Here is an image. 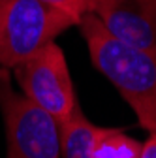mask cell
<instances>
[{
  "label": "cell",
  "mask_w": 156,
  "mask_h": 158,
  "mask_svg": "<svg viewBox=\"0 0 156 158\" xmlns=\"http://www.w3.org/2000/svg\"><path fill=\"white\" fill-rule=\"evenodd\" d=\"M90 60L130 104L139 124L156 132V55L113 38L94 13L79 19Z\"/></svg>",
  "instance_id": "6da1fadb"
},
{
  "label": "cell",
  "mask_w": 156,
  "mask_h": 158,
  "mask_svg": "<svg viewBox=\"0 0 156 158\" xmlns=\"http://www.w3.org/2000/svg\"><path fill=\"white\" fill-rule=\"evenodd\" d=\"M73 25L75 17L40 0H0V68L23 64Z\"/></svg>",
  "instance_id": "7a4b0ae2"
},
{
  "label": "cell",
  "mask_w": 156,
  "mask_h": 158,
  "mask_svg": "<svg viewBox=\"0 0 156 158\" xmlns=\"http://www.w3.org/2000/svg\"><path fill=\"white\" fill-rule=\"evenodd\" d=\"M0 109L6 124V158H60L56 123L11 89L4 68H0Z\"/></svg>",
  "instance_id": "3957f363"
},
{
  "label": "cell",
  "mask_w": 156,
  "mask_h": 158,
  "mask_svg": "<svg viewBox=\"0 0 156 158\" xmlns=\"http://www.w3.org/2000/svg\"><path fill=\"white\" fill-rule=\"evenodd\" d=\"M23 96L45 111L56 126L72 117L77 102L66 56L55 42L42 47L28 60L13 68Z\"/></svg>",
  "instance_id": "277c9868"
},
{
  "label": "cell",
  "mask_w": 156,
  "mask_h": 158,
  "mask_svg": "<svg viewBox=\"0 0 156 158\" xmlns=\"http://www.w3.org/2000/svg\"><path fill=\"white\" fill-rule=\"evenodd\" d=\"M90 13L119 42L156 55V0H92Z\"/></svg>",
  "instance_id": "5b68a950"
},
{
  "label": "cell",
  "mask_w": 156,
  "mask_h": 158,
  "mask_svg": "<svg viewBox=\"0 0 156 158\" xmlns=\"http://www.w3.org/2000/svg\"><path fill=\"white\" fill-rule=\"evenodd\" d=\"M100 126L92 124L79 106H75L72 117L58 126L60 134V158H92V143Z\"/></svg>",
  "instance_id": "8992f818"
},
{
  "label": "cell",
  "mask_w": 156,
  "mask_h": 158,
  "mask_svg": "<svg viewBox=\"0 0 156 158\" xmlns=\"http://www.w3.org/2000/svg\"><path fill=\"white\" fill-rule=\"evenodd\" d=\"M143 143L121 130L100 128L92 143V158H139Z\"/></svg>",
  "instance_id": "52a82bcc"
},
{
  "label": "cell",
  "mask_w": 156,
  "mask_h": 158,
  "mask_svg": "<svg viewBox=\"0 0 156 158\" xmlns=\"http://www.w3.org/2000/svg\"><path fill=\"white\" fill-rule=\"evenodd\" d=\"M40 2H45L49 6H55L58 10L70 13L77 21H79L85 13L92 11V0H40Z\"/></svg>",
  "instance_id": "ba28073f"
},
{
  "label": "cell",
  "mask_w": 156,
  "mask_h": 158,
  "mask_svg": "<svg viewBox=\"0 0 156 158\" xmlns=\"http://www.w3.org/2000/svg\"><path fill=\"white\" fill-rule=\"evenodd\" d=\"M139 158H156V132H150L149 139L143 143Z\"/></svg>",
  "instance_id": "9c48e42d"
}]
</instances>
